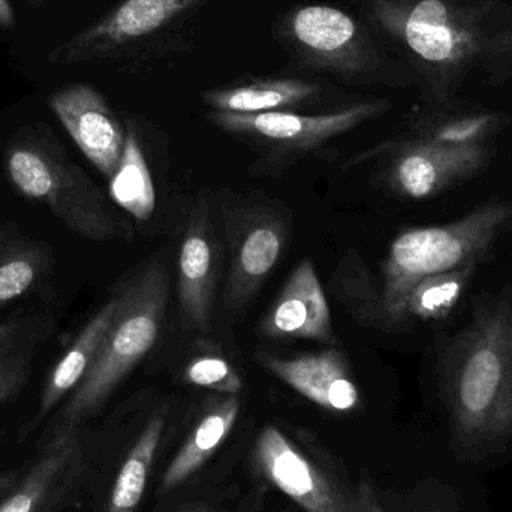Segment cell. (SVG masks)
Here are the masks:
<instances>
[{
  "mask_svg": "<svg viewBox=\"0 0 512 512\" xmlns=\"http://www.w3.org/2000/svg\"><path fill=\"white\" fill-rule=\"evenodd\" d=\"M367 27L417 72L430 102L512 78V6L501 0H366Z\"/></svg>",
  "mask_w": 512,
  "mask_h": 512,
  "instance_id": "6da1fadb",
  "label": "cell"
},
{
  "mask_svg": "<svg viewBox=\"0 0 512 512\" xmlns=\"http://www.w3.org/2000/svg\"><path fill=\"white\" fill-rule=\"evenodd\" d=\"M436 379L457 456L501 453L512 438V286L472 298L468 324L439 340Z\"/></svg>",
  "mask_w": 512,
  "mask_h": 512,
  "instance_id": "7a4b0ae2",
  "label": "cell"
},
{
  "mask_svg": "<svg viewBox=\"0 0 512 512\" xmlns=\"http://www.w3.org/2000/svg\"><path fill=\"white\" fill-rule=\"evenodd\" d=\"M116 315L98 354L74 393L45 423L36 445L75 432L95 417L129 373L158 342L170 295V277L162 262H147L117 283Z\"/></svg>",
  "mask_w": 512,
  "mask_h": 512,
  "instance_id": "3957f363",
  "label": "cell"
},
{
  "mask_svg": "<svg viewBox=\"0 0 512 512\" xmlns=\"http://www.w3.org/2000/svg\"><path fill=\"white\" fill-rule=\"evenodd\" d=\"M9 185L24 200L47 207L71 233L90 242H131L134 227L44 123L18 129L3 149Z\"/></svg>",
  "mask_w": 512,
  "mask_h": 512,
  "instance_id": "277c9868",
  "label": "cell"
},
{
  "mask_svg": "<svg viewBox=\"0 0 512 512\" xmlns=\"http://www.w3.org/2000/svg\"><path fill=\"white\" fill-rule=\"evenodd\" d=\"M511 228V201L495 200L448 224L400 233L391 242L382 267L379 318L385 322L406 292L424 277L483 264Z\"/></svg>",
  "mask_w": 512,
  "mask_h": 512,
  "instance_id": "5b68a950",
  "label": "cell"
},
{
  "mask_svg": "<svg viewBox=\"0 0 512 512\" xmlns=\"http://www.w3.org/2000/svg\"><path fill=\"white\" fill-rule=\"evenodd\" d=\"M279 36L300 65L343 80L370 77L384 65L369 27L334 6L291 9L280 20Z\"/></svg>",
  "mask_w": 512,
  "mask_h": 512,
  "instance_id": "8992f818",
  "label": "cell"
},
{
  "mask_svg": "<svg viewBox=\"0 0 512 512\" xmlns=\"http://www.w3.org/2000/svg\"><path fill=\"white\" fill-rule=\"evenodd\" d=\"M254 459L265 480L306 512H384L372 484L361 481L355 490L342 486L276 427L259 433Z\"/></svg>",
  "mask_w": 512,
  "mask_h": 512,
  "instance_id": "52a82bcc",
  "label": "cell"
},
{
  "mask_svg": "<svg viewBox=\"0 0 512 512\" xmlns=\"http://www.w3.org/2000/svg\"><path fill=\"white\" fill-rule=\"evenodd\" d=\"M87 450L83 427L44 444L8 477H0V512H63L83 489Z\"/></svg>",
  "mask_w": 512,
  "mask_h": 512,
  "instance_id": "ba28073f",
  "label": "cell"
},
{
  "mask_svg": "<svg viewBox=\"0 0 512 512\" xmlns=\"http://www.w3.org/2000/svg\"><path fill=\"white\" fill-rule=\"evenodd\" d=\"M207 0H123L48 54L51 65L110 59L179 23Z\"/></svg>",
  "mask_w": 512,
  "mask_h": 512,
  "instance_id": "9c48e42d",
  "label": "cell"
},
{
  "mask_svg": "<svg viewBox=\"0 0 512 512\" xmlns=\"http://www.w3.org/2000/svg\"><path fill=\"white\" fill-rule=\"evenodd\" d=\"M496 146L456 147L412 137L393 147L385 183L397 197L429 200L480 176Z\"/></svg>",
  "mask_w": 512,
  "mask_h": 512,
  "instance_id": "30bf717a",
  "label": "cell"
},
{
  "mask_svg": "<svg viewBox=\"0 0 512 512\" xmlns=\"http://www.w3.org/2000/svg\"><path fill=\"white\" fill-rule=\"evenodd\" d=\"M230 273L225 286V306L242 309L254 298L279 262L286 245V227L277 213L254 209L231 210L225 215Z\"/></svg>",
  "mask_w": 512,
  "mask_h": 512,
  "instance_id": "8fae6325",
  "label": "cell"
},
{
  "mask_svg": "<svg viewBox=\"0 0 512 512\" xmlns=\"http://www.w3.org/2000/svg\"><path fill=\"white\" fill-rule=\"evenodd\" d=\"M390 108L385 101L361 102L334 113L306 116L291 111L261 114H233L212 111L210 122L231 134L248 135L279 144L286 149H310L337 135L346 134Z\"/></svg>",
  "mask_w": 512,
  "mask_h": 512,
  "instance_id": "7c38bea8",
  "label": "cell"
},
{
  "mask_svg": "<svg viewBox=\"0 0 512 512\" xmlns=\"http://www.w3.org/2000/svg\"><path fill=\"white\" fill-rule=\"evenodd\" d=\"M48 104L81 153L110 180L122 159L126 131L107 99L90 84L74 83L57 89Z\"/></svg>",
  "mask_w": 512,
  "mask_h": 512,
  "instance_id": "4fadbf2b",
  "label": "cell"
},
{
  "mask_svg": "<svg viewBox=\"0 0 512 512\" xmlns=\"http://www.w3.org/2000/svg\"><path fill=\"white\" fill-rule=\"evenodd\" d=\"M222 255L209 207L203 200L189 216L179 254V303L186 330L207 333L212 325Z\"/></svg>",
  "mask_w": 512,
  "mask_h": 512,
  "instance_id": "5bb4252c",
  "label": "cell"
},
{
  "mask_svg": "<svg viewBox=\"0 0 512 512\" xmlns=\"http://www.w3.org/2000/svg\"><path fill=\"white\" fill-rule=\"evenodd\" d=\"M261 333L276 340H333L330 306L312 261L295 267L261 322Z\"/></svg>",
  "mask_w": 512,
  "mask_h": 512,
  "instance_id": "9a60e30c",
  "label": "cell"
},
{
  "mask_svg": "<svg viewBox=\"0 0 512 512\" xmlns=\"http://www.w3.org/2000/svg\"><path fill=\"white\" fill-rule=\"evenodd\" d=\"M258 360L277 379L321 408L348 412L360 405V391L339 349H325L291 360L261 354Z\"/></svg>",
  "mask_w": 512,
  "mask_h": 512,
  "instance_id": "2e32d148",
  "label": "cell"
},
{
  "mask_svg": "<svg viewBox=\"0 0 512 512\" xmlns=\"http://www.w3.org/2000/svg\"><path fill=\"white\" fill-rule=\"evenodd\" d=\"M117 304H119V297L113 289L101 309L84 324L68 351L48 373L44 385H42L38 409L33 417L18 430V442L26 441L42 424L47 423L53 417L54 412L81 384L98 354L99 346H101L111 322H113Z\"/></svg>",
  "mask_w": 512,
  "mask_h": 512,
  "instance_id": "e0dca14e",
  "label": "cell"
},
{
  "mask_svg": "<svg viewBox=\"0 0 512 512\" xmlns=\"http://www.w3.org/2000/svg\"><path fill=\"white\" fill-rule=\"evenodd\" d=\"M56 256L50 243L33 239L15 221L0 225V313L35 292L53 274Z\"/></svg>",
  "mask_w": 512,
  "mask_h": 512,
  "instance_id": "ac0fdd59",
  "label": "cell"
},
{
  "mask_svg": "<svg viewBox=\"0 0 512 512\" xmlns=\"http://www.w3.org/2000/svg\"><path fill=\"white\" fill-rule=\"evenodd\" d=\"M414 122L415 137L456 147L495 146L507 125V117L496 111L466 107L457 101L430 102Z\"/></svg>",
  "mask_w": 512,
  "mask_h": 512,
  "instance_id": "d6986e66",
  "label": "cell"
},
{
  "mask_svg": "<svg viewBox=\"0 0 512 512\" xmlns=\"http://www.w3.org/2000/svg\"><path fill=\"white\" fill-rule=\"evenodd\" d=\"M321 95V86L300 78H262L239 86L222 87L203 93L212 111L233 114H261L300 107Z\"/></svg>",
  "mask_w": 512,
  "mask_h": 512,
  "instance_id": "ffe728a7",
  "label": "cell"
},
{
  "mask_svg": "<svg viewBox=\"0 0 512 512\" xmlns=\"http://www.w3.org/2000/svg\"><path fill=\"white\" fill-rule=\"evenodd\" d=\"M239 414L240 399L237 396L222 397L209 406L176 459L168 466L162 478V493L173 492L212 459L233 432Z\"/></svg>",
  "mask_w": 512,
  "mask_h": 512,
  "instance_id": "44dd1931",
  "label": "cell"
},
{
  "mask_svg": "<svg viewBox=\"0 0 512 512\" xmlns=\"http://www.w3.org/2000/svg\"><path fill=\"white\" fill-rule=\"evenodd\" d=\"M481 264L433 274L415 283L385 319L387 327H402L412 321H442L462 301Z\"/></svg>",
  "mask_w": 512,
  "mask_h": 512,
  "instance_id": "7402d4cb",
  "label": "cell"
},
{
  "mask_svg": "<svg viewBox=\"0 0 512 512\" xmlns=\"http://www.w3.org/2000/svg\"><path fill=\"white\" fill-rule=\"evenodd\" d=\"M164 427V412H158L147 421L146 427L122 463L102 512H137L161 445Z\"/></svg>",
  "mask_w": 512,
  "mask_h": 512,
  "instance_id": "603a6c76",
  "label": "cell"
},
{
  "mask_svg": "<svg viewBox=\"0 0 512 512\" xmlns=\"http://www.w3.org/2000/svg\"><path fill=\"white\" fill-rule=\"evenodd\" d=\"M110 194L114 203L137 221H149L155 212L156 192L152 174L137 132L131 125L126 129L125 149L119 167L110 179Z\"/></svg>",
  "mask_w": 512,
  "mask_h": 512,
  "instance_id": "cb8c5ba5",
  "label": "cell"
},
{
  "mask_svg": "<svg viewBox=\"0 0 512 512\" xmlns=\"http://www.w3.org/2000/svg\"><path fill=\"white\" fill-rule=\"evenodd\" d=\"M185 381L195 387L237 396L243 390V379L225 358L201 355L186 366Z\"/></svg>",
  "mask_w": 512,
  "mask_h": 512,
  "instance_id": "d4e9b609",
  "label": "cell"
},
{
  "mask_svg": "<svg viewBox=\"0 0 512 512\" xmlns=\"http://www.w3.org/2000/svg\"><path fill=\"white\" fill-rule=\"evenodd\" d=\"M47 340L35 339L0 357V408L14 402L26 390L32 375L36 349Z\"/></svg>",
  "mask_w": 512,
  "mask_h": 512,
  "instance_id": "484cf974",
  "label": "cell"
},
{
  "mask_svg": "<svg viewBox=\"0 0 512 512\" xmlns=\"http://www.w3.org/2000/svg\"><path fill=\"white\" fill-rule=\"evenodd\" d=\"M53 331L54 319L47 313L17 310L0 321V357L26 345L30 340H48Z\"/></svg>",
  "mask_w": 512,
  "mask_h": 512,
  "instance_id": "4316f807",
  "label": "cell"
},
{
  "mask_svg": "<svg viewBox=\"0 0 512 512\" xmlns=\"http://www.w3.org/2000/svg\"><path fill=\"white\" fill-rule=\"evenodd\" d=\"M17 23L15 11L9 0H0V30L12 29Z\"/></svg>",
  "mask_w": 512,
  "mask_h": 512,
  "instance_id": "83f0119b",
  "label": "cell"
},
{
  "mask_svg": "<svg viewBox=\"0 0 512 512\" xmlns=\"http://www.w3.org/2000/svg\"><path fill=\"white\" fill-rule=\"evenodd\" d=\"M42 2H44V0H27V3H29L30 6H33V8H38V6H41Z\"/></svg>",
  "mask_w": 512,
  "mask_h": 512,
  "instance_id": "f1b7e54d",
  "label": "cell"
},
{
  "mask_svg": "<svg viewBox=\"0 0 512 512\" xmlns=\"http://www.w3.org/2000/svg\"><path fill=\"white\" fill-rule=\"evenodd\" d=\"M180 512H209V511L203 510V508H191V510H183Z\"/></svg>",
  "mask_w": 512,
  "mask_h": 512,
  "instance_id": "f546056e",
  "label": "cell"
},
{
  "mask_svg": "<svg viewBox=\"0 0 512 512\" xmlns=\"http://www.w3.org/2000/svg\"><path fill=\"white\" fill-rule=\"evenodd\" d=\"M382 510H384V508H382Z\"/></svg>",
  "mask_w": 512,
  "mask_h": 512,
  "instance_id": "4dcf8cb0",
  "label": "cell"
}]
</instances>
